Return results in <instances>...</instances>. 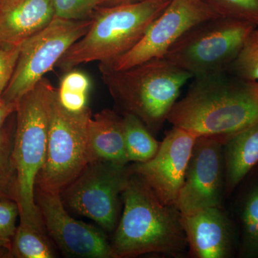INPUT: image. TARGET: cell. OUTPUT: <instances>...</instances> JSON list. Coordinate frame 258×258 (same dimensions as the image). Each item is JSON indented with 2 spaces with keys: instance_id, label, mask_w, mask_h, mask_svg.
Instances as JSON below:
<instances>
[{
  "instance_id": "7402d4cb",
  "label": "cell",
  "mask_w": 258,
  "mask_h": 258,
  "mask_svg": "<svg viewBox=\"0 0 258 258\" xmlns=\"http://www.w3.org/2000/svg\"><path fill=\"white\" fill-rule=\"evenodd\" d=\"M220 17L242 20L258 28V0H202Z\"/></svg>"
},
{
  "instance_id": "44dd1931",
  "label": "cell",
  "mask_w": 258,
  "mask_h": 258,
  "mask_svg": "<svg viewBox=\"0 0 258 258\" xmlns=\"http://www.w3.org/2000/svg\"><path fill=\"white\" fill-rule=\"evenodd\" d=\"M227 71L241 79L258 82V28L251 32Z\"/></svg>"
},
{
  "instance_id": "30bf717a",
  "label": "cell",
  "mask_w": 258,
  "mask_h": 258,
  "mask_svg": "<svg viewBox=\"0 0 258 258\" xmlns=\"http://www.w3.org/2000/svg\"><path fill=\"white\" fill-rule=\"evenodd\" d=\"M217 17L220 16L202 0H171L133 48L115 60L99 63L100 70L123 71L152 59L164 57L189 29Z\"/></svg>"
},
{
  "instance_id": "9a60e30c",
  "label": "cell",
  "mask_w": 258,
  "mask_h": 258,
  "mask_svg": "<svg viewBox=\"0 0 258 258\" xmlns=\"http://www.w3.org/2000/svg\"><path fill=\"white\" fill-rule=\"evenodd\" d=\"M54 18L52 0H4L0 9V46L21 45Z\"/></svg>"
},
{
  "instance_id": "9c48e42d",
  "label": "cell",
  "mask_w": 258,
  "mask_h": 258,
  "mask_svg": "<svg viewBox=\"0 0 258 258\" xmlns=\"http://www.w3.org/2000/svg\"><path fill=\"white\" fill-rule=\"evenodd\" d=\"M131 174L126 164L93 161L60 193L61 198L76 213L93 220L106 232H113Z\"/></svg>"
},
{
  "instance_id": "ffe728a7",
  "label": "cell",
  "mask_w": 258,
  "mask_h": 258,
  "mask_svg": "<svg viewBox=\"0 0 258 258\" xmlns=\"http://www.w3.org/2000/svg\"><path fill=\"white\" fill-rule=\"evenodd\" d=\"M10 255L19 258L55 257L45 232L23 223L17 228Z\"/></svg>"
},
{
  "instance_id": "8992f818",
  "label": "cell",
  "mask_w": 258,
  "mask_h": 258,
  "mask_svg": "<svg viewBox=\"0 0 258 258\" xmlns=\"http://www.w3.org/2000/svg\"><path fill=\"white\" fill-rule=\"evenodd\" d=\"M256 28L236 19H210L185 32L164 57L192 79L225 72Z\"/></svg>"
},
{
  "instance_id": "4fadbf2b",
  "label": "cell",
  "mask_w": 258,
  "mask_h": 258,
  "mask_svg": "<svg viewBox=\"0 0 258 258\" xmlns=\"http://www.w3.org/2000/svg\"><path fill=\"white\" fill-rule=\"evenodd\" d=\"M197 139L191 132L173 126L161 142L155 156L145 162L135 163L130 166L131 171L161 203L175 207Z\"/></svg>"
},
{
  "instance_id": "f546056e",
  "label": "cell",
  "mask_w": 258,
  "mask_h": 258,
  "mask_svg": "<svg viewBox=\"0 0 258 258\" xmlns=\"http://www.w3.org/2000/svg\"><path fill=\"white\" fill-rule=\"evenodd\" d=\"M3 0H0V9H1L2 5H3Z\"/></svg>"
},
{
  "instance_id": "3957f363",
  "label": "cell",
  "mask_w": 258,
  "mask_h": 258,
  "mask_svg": "<svg viewBox=\"0 0 258 258\" xmlns=\"http://www.w3.org/2000/svg\"><path fill=\"white\" fill-rule=\"evenodd\" d=\"M56 91L43 78L17 106V127L13 159L16 171L15 201L20 223L42 232L45 228L35 203V184L46 158L51 107Z\"/></svg>"
},
{
  "instance_id": "d6986e66",
  "label": "cell",
  "mask_w": 258,
  "mask_h": 258,
  "mask_svg": "<svg viewBox=\"0 0 258 258\" xmlns=\"http://www.w3.org/2000/svg\"><path fill=\"white\" fill-rule=\"evenodd\" d=\"M122 118L129 162L150 160L157 154L161 142L156 140L149 128L135 115L125 112Z\"/></svg>"
},
{
  "instance_id": "2e32d148",
  "label": "cell",
  "mask_w": 258,
  "mask_h": 258,
  "mask_svg": "<svg viewBox=\"0 0 258 258\" xmlns=\"http://www.w3.org/2000/svg\"><path fill=\"white\" fill-rule=\"evenodd\" d=\"M225 193L233 192L258 165V123L224 139Z\"/></svg>"
},
{
  "instance_id": "e0dca14e",
  "label": "cell",
  "mask_w": 258,
  "mask_h": 258,
  "mask_svg": "<svg viewBox=\"0 0 258 258\" xmlns=\"http://www.w3.org/2000/svg\"><path fill=\"white\" fill-rule=\"evenodd\" d=\"M91 161L127 164L123 118L111 110H103L91 117L88 126ZM91 162V163H92Z\"/></svg>"
},
{
  "instance_id": "5b68a950",
  "label": "cell",
  "mask_w": 258,
  "mask_h": 258,
  "mask_svg": "<svg viewBox=\"0 0 258 258\" xmlns=\"http://www.w3.org/2000/svg\"><path fill=\"white\" fill-rule=\"evenodd\" d=\"M111 96L125 113L138 117L153 133L167 120L183 86L192 76L165 57L123 71H101Z\"/></svg>"
},
{
  "instance_id": "8fae6325",
  "label": "cell",
  "mask_w": 258,
  "mask_h": 258,
  "mask_svg": "<svg viewBox=\"0 0 258 258\" xmlns=\"http://www.w3.org/2000/svg\"><path fill=\"white\" fill-rule=\"evenodd\" d=\"M223 142V138L219 137L197 139L175 204L181 215L221 208L225 193Z\"/></svg>"
},
{
  "instance_id": "484cf974",
  "label": "cell",
  "mask_w": 258,
  "mask_h": 258,
  "mask_svg": "<svg viewBox=\"0 0 258 258\" xmlns=\"http://www.w3.org/2000/svg\"><path fill=\"white\" fill-rule=\"evenodd\" d=\"M20 47L0 46V99L14 74Z\"/></svg>"
},
{
  "instance_id": "6da1fadb",
  "label": "cell",
  "mask_w": 258,
  "mask_h": 258,
  "mask_svg": "<svg viewBox=\"0 0 258 258\" xmlns=\"http://www.w3.org/2000/svg\"><path fill=\"white\" fill-rule=\"evenodd\" d=\"M167 120L198 137L225 139L258 123V82L228 71L194 78Z\"/></svg>"
},
{
  "instance_id": "4316f807",
  "label": "cell",
  "mask_w": 258,
  "mask_h": 258,
  "mask_svg": "<svg viewBox=\"0 0 258 258\" xmlns=\"http://www.w3.org/2000/svg\"><path fill=\"white\" fill-rule=\"evenodd\" d=\"M91 83L87 76L81 71H68L61 81L59 90L88 94Z\"/></svg>"
},
{
  "instance_id": "603a6c76",
  "label": "cell",
  "mask_w": 258,
  "mask_h": 258,
  "mask_svg": "<svg viewBox=\"0 0 258 258\" xmlns=\"http://www.w3.org/2000/svg\"><path fill=\"white\" fill-rule=\"evenodd\" d=\"M13 141L7 137L0 146V200H15L16 171L13 159Z\"/></svg>"
},
{
  "instance_id": "7a4b0ae2",
  "label": "cell",
  "mask_w": 258,
  "mask_h": 258,
  "mask_svg": "<svg viewBox=\"0 0 258 258\" xmlns=\"http://www.w3.org/2000/svg\"><path fill=\"white\" fill-rule=\"evenodd\" d=\"M122 201L123 213L111 243L117 258L149 253L184 256L187 241L181 212L176 207L161 203L132 172L122 193Z\"/></svg>"
},
{
  "instance_id": "83f0119b",
  "label": "cell",
  "mask_w": 258,
  "mask_h": 258,
  "mask_svg": "<svg viewBox=\"0 0 258 258\" xmlns=\"http://www.w3.org/2000/svg\"><path fill=\"white\" fill-rule=\"evenodd\" d=\"M17 106L18 105L15 103H8L2 98L0 99V146L8 137L3 129L5 120L11 113L16 111Z\"/></svg>"
},
{
  "instance_id": "52a82bcc",
  "label": "cell",
  "mask_w": 258,
  "mask_h": 258,
  "mask_svg": "<svg viewBox=\"0 0 258 258\" xmlns=\"http://www.w3.org/2000/svg\"><path fill=\"white\" fill-rule=\"evenodd\" d=\"M91 110L64 109L57 91L51 107L46 158L35 188L61 193L92 162L88 142Z\"/></svg>"
},
{
  "instance_id": "cb8c5ba5",
  "label": "cell",
  "mask_w": 258,
  "mask_h": 258,
  "mask_svg": "<svg viewBox=\"0 0 258 258\" xmlns=\"http://www.w3.org/2000/svg\"><path fill=\"white\" fill-rule=\"evenodd\" d=\"M20 217L18 203L12 199L0 200V252L10 254Z\"/></svg>"
},
{
  "instance_id": "d4e9b609",
  "label": "cell",
  "mask_w": 258,
  "mask_h": 258,
  "mask_svg": "<svg viewBox=\"0 0 258 258\" xmlns=\"http://www.w3.org/2000/svg\"><path fill=\"white\" fill-rule=\"evenodd\" d=\"M56 18L69 20H83L91 18L100 0H52Z\"/></svg>"
},
{
  "instance_id": "ac0fdd59",
  "label": "cell",
  "mask_w": 258,
  "mask_h": 258,
  "mask_svg": "<svg viewBox=\"0 0 258 258\" xmlns=\"http://www.w3.org/2000/svg\"><path fill=\"white\" fill-rule=\"evenodd\" d=\"M240 257L258 258V179L249 185L240 202Z\"/></svg>"
},
{
  "instance_id": "ba28073f",
  "label": "cell",
  "mask_w": 258,
  "mask_h": 258,
  "mask_svg": "<svg viewBox=\"0 0 258 258\" xmlns=\"http://www.w3.org/2000/svg\"><path fill=\"white\" fill-rule=\"evenodd\" d=\"M92 23V17L83 20L55 17L45 28L24 42L14 74L2 99L18 105L20 100L57 66L70 47L84 36Z\"/></svg>"
},
{
  "instance_id": "7c38bea8",
  "label": "cell",
  "mask_w": 258,
  "mask_h": 258,
  "mask_svg": "<svg viewBox=\"0 0 258 258\" xmlns=\"http://www.w3.org/2000/svg\"><path fill=\"white\" fill-rule=\"evenodd\" d=\"M35 198L45 230L64 255L117 258L111 244L100 229L69 215L60 193L35 188Z\"/></svg>"
},
{
  "instance_id": "277c9868",
  "label": "cell",
  "mask_w": 258,
  "mask_h": 258,
  "mask_svg": "<svg viewBox=\"0 0 258 258\" xmlns=\"http://www.w3.org/2000/svg\"><path fill=\"white\" fill-rule=\"evenodd\" d=\"M171 0H143L139 3L99 7L84 36L75 42L57 62L70 71L79 64L105 63L133 48Z\"/></svg>"
},
{
  "instance_id": "f1b7e54d",
  "label": "cell",
  "mask_w": 258,
  "mask_h": 258,
  "mask_svg": "<svg viewBox=\"0 0 258 258\" xmlns=\"http://www.w3.org/2000/svg\"><path fill=\"white\" fill-rule=\"evenodd\" d=\"M143 0H100V7H111L116 5L132 4Z\"/></svg>"
},
{
  "instance_id": "5bb4252c",
  "label": "cell",
  "mask_w": 258,
  "mask_h": 258,
  "mask_svg": "<svg viewBox=\"0 0 258 258\" xmlns=\"http://www.w3.org/2000/svg\"><path fill=\"white\" fill-rule=\"evenodd\" d=\"M181 222L194 257H230L233 249V231L221 208L202 209L181 215Z\"/></svg>"
},
{
  "instance_id": "4dcf8cb0",
  "label": "cell",
  "mask_w": 258,
  "mask_h": 258,
  "mask_svg": "<svg viewBox=\"0 0 258 258\" xmlns=\"http://www.w3.org/2000/svg\"><path fill=\"white\" fill-rule=\"evenodd\" d=\"M3 1H4V0H3Z\"/></svg>"
}]
</instances>
